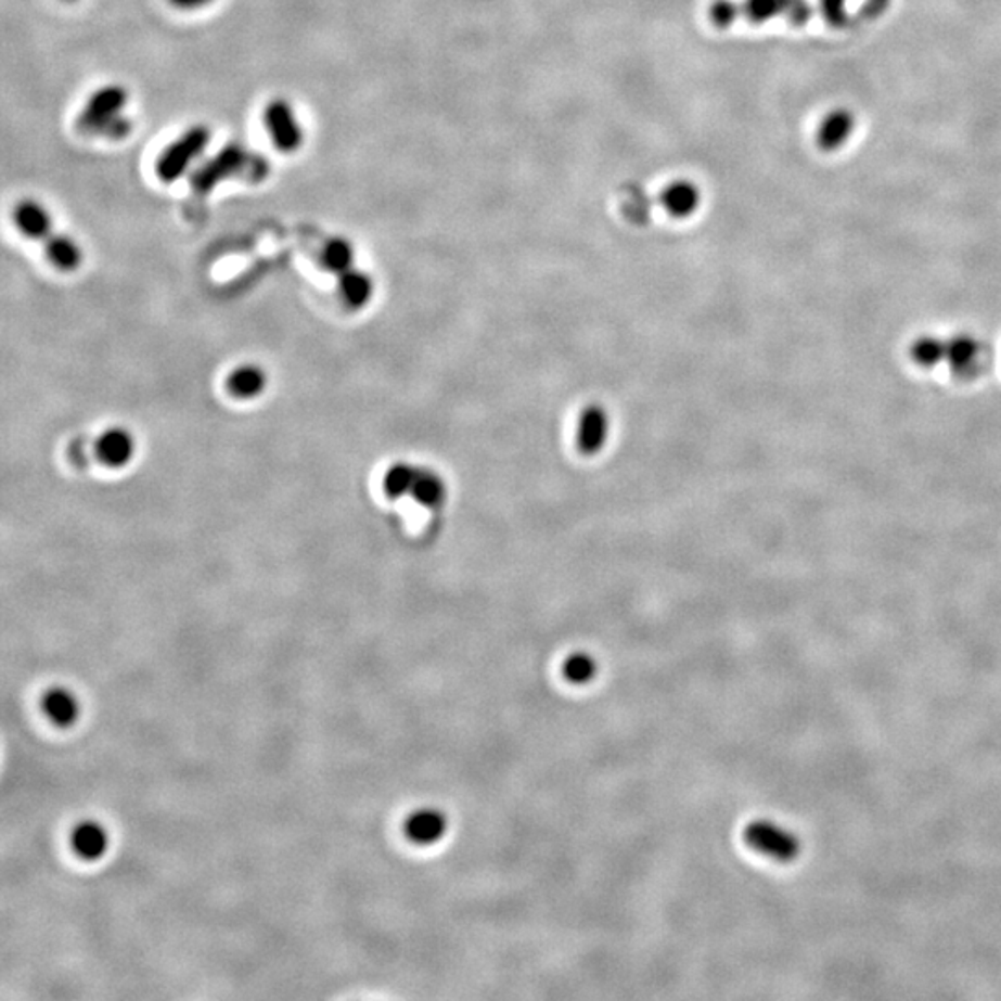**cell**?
<instances>
[{
  "label": "cell",
  "mask_w": 1001,
  "mask_h": 1001,
  "mask_svg": "<svg viewBox=\"0 0 1001 1001\" xmlns=\"http://www.w3.org/2000/svg\"><path fill=\"white\" fill-rule=\"evenodd\" d=\"M269 175V162L251 153L240 141H230L210 158L193 169L190 185L198 195H210L224 180L242 179L260 182Z\"/></svg>",
  "instance_id": "obj_1"
},
{
  "label": "cell",
  "mask_w": 1001,
  "mask_h": 1001,
  "mask_svg": "<svg viewBox=\"0 0 1001 1001\" xmlns=\"http://www.w3.org/2000/svg\"><path fill=\"white\" fill-rule=\"evenodd\" d=\"M128 90L123 84H106L93 91L78 114L75 127L82 136L125 140L132 132V123L125 115Z\"/></svg>",
  "instance_id": "obj_2"
},
{
  "label": "cell",
  "mask_w": 1001,
  "mask_h": 1001,
  "mask_svg": "<svg viewBox=\"0 0 1001 1001\" xmlns=\"http://www.w3.org/2000/svg\"><path fill=\"white\" fill-rule=\"evenodd\" d=\"M211 130L203 123L185 128L182 134L164 147L158 154L154 172L162 184H175L185 175H192V167L210 145Z\"/></svg>",
  "instance_id": "obj_3"
},
{
  "label": "cell",
  "mask_w": 1001,
  "mask_h": 1001,
  "mask_svg": "<svg viewBox=\"0 0 1001 1001\" xmlns=\"http://www.w3.org/2000/svg\"><path fill=\"white\" fill-rule=\"evenodd\" d=\"M262 123L279 153H299L305 145V128L300 125L299 115L284 97H274L264 106Z\"/></svg>",
  "instance_id": "obj_4"
},
{
  "label": "cell",
  "mask_w": 1001,
  "mask_h": 1001,
  "mask_svg": "<svg viewBox=\"0 0 1001 1001\" xmlns=\"http://www.w3.org/2000/svg\"><path fill=\"white\" fill-rule=\"evenodd\" d=\"M747 846L779 862H791L801 851V843L792 831L770 820H755L744 831Z\"/></svg>",
  "instance_id": "obj_5"
},
{
  "label": "cell",
  "mask_w": 1001,
  "mask_h": 1001,
  "mask_svg": "<svg viewBox=\"0 0 1001 1001\" xmlns=\"http://www.w3.org/2000/svg\"><path fill=\"white\" fill-rule=\"evenodd\" d=\"M946 339V365L950 368L951 373L964 381H974L976 376L981 375L989 364V347L968 332H959Z\"/></svg>",
  "instance_id": "obj_6"
},
{
  "label": "cell",
  "mask_w": 1001,
  "mask_h": 1001,
  "mask_svg": "<svg viewBox=\"0 0 1001 1001\" xmlns=\"http://www.w3.org/2000/svg\"><path fill=\"white\" fill-rule=\"evenodd\" d=\"M742 8L747 20L755 25H765L768 21L786 17L792 25L801 26L812 15L809 0H746Z\"/></svg>",
  "instance_id": "obj_7"
},
{
  "label": "cell",
  "mask_w": 1001,
  "mask_h": 1001,
  "mask_svg": "<svg viewBox=\"0 0 1001 1001\" xmlns=\"http://www.w3.org/2000/svg\"><path fill=\"white\" fill-rule=\"evenodd\" d=\"M13 223L17 227L23 236L34 242L46 243L54 234V221H52L51 211L46 206L34 201V198H23L21 203L13 208Z\"/></svg>",
  "instance_id": "obj_8"
},
{
  "label": "cell",
  "mask_w": 1001,
  "mask_h": 1001,
  "mask_svg": "<svg viewBox=\"0 0 1001 1001\" xmlns=\"http://www.w3.org/2000/svg\"><path fill=\"white\" fill-rule=\"evenodd\" d=\"M97 459L103 462L104 466L125 467L134 459L136 440L127 428L112 427L104 431L95 441Z\"/></svg>",
  "instance_id": "obj_9"
},
{
  "label": "cell",
  "mask_w": 1001,
  "mask_h": 1001,
  "mask_svg": "<svg viewBox=\"0 0 1001 1001\" xmlns=\"http://www.w3.org/2000/svg\"><path fill=\"white\" fill-rule=\"evenodd\" d=\"M855 115L848 108H835L825 114L817 130V145L825 151L833 153L843 149L848 143L849 138L855 132Z\"/></svg>",
  "instance_id": "obj_10"
},
{
  "label": "cell",
  "mask_w": 1001,
  "mask_h": 1001,
  "mask_svg": "<svg viewBox=\"0 0 1001 1001\" xmlns=\"http://www.w3.org/2000/svg\"><path fill=\"white\" fill-rule=\"evenodd\" d=\"M611 433V418L605 410L592 405L582 410L577 423V447L585 454L600 453Z\"/></svg>",
  "instance_id": "obj_11"
},
{
  "label": "cell",
  "mask_w": 1001,
  "mask_h": 1001,
  "mask_svg": "<svg viewBox=\"0 0 1001 1001\" xmlns=\"http://www.w3.org/2000/svg\"><path fill=\"white\" fill-rule=\"evenodd\" d=\"M660 203H663L664 210L668 211L671 217L684 219V217H690L700 210L702 192L692 180H671L670 184H666L663 190Z\"/></svg>",
  "instance_id": "obj_12"
},
{
  "label": "cell",
  "mask_w": 1001,
  "mask_h": 1001,
  "mask_svg": "<svg viewBox=\"0 0 1001 1001\" xmlns=\"http://www.w3.org/2000/svg\"><path fill=\"white\" fill-rule=\"evenodd\" d=\"M405 833L418 846H431L447 833V818L436 809L415 810L405 822Z\"/></svg>",
  "instance_id": "obj_13"
},
{
  "label": "cell",
  "mask_w": 1001,
  "mask_h": 1001,
  "mask_svg": "<svg viewBox=\"0 0 1001 1001\" xmlns=\"http://www.w3.org/2000/svg\"><path fill=\"white\" fill-rule=\"evenodd\" d=\"M70 846L80 859L97 861L108 849V833L101 823L93 820L80 822L70 833Z\"/></svg>",
  "instance_id": "obj_14"
},
{
  "label": "cell",
  "mask_w": 1001,
  "mask_h": 1001,
  "mask_svg": "<svg viewBox=\"0 0 1001 1001\" xmlns=\"http://www.w3.org/2000/svg\"><path fill=\"white\" fill-rule=\"evenodd\" d=\"M338 290L339 297L347 307L364 308L373 299L375 282L364 269H358L355 266V268L347 269L345 273L338 274Z\"/></svg>",
  "instance_id": "obj_15"
},
{
  "label": "cell",
  "mask_w": 1001,
  "mask_h": 1001,
  "mask_svg": "<svg viewBox=\"0 0 1001 1001\" xmlns=\"http://www.w3.org/2000/svg\"><path fill=\"white\" fill-rule=\"evenodd\" d=\"M266 386H268V375L260 365H238L227 376V388L238 399H255V397L262 396Z\"/></svg>",
  "instance_id": "obj_16"
},
{
  "label": "cell",
  "mask_w": 1001,
  "mask_h": 1001,
  "mask_svg": "<svg viewBox=\"0 0 1001 1001\" xmlns=\"http://www.w3.org/2000/svg\"><path fill=\"white\" fill-rule=\"evenodd\" d=\"M43 713L47 718L60 728H69L78 720L80 705L75 694L67 689H51L43 695Z\"/></svg>",
  "instance_id": "obj_17"
},
{
  "label": "cell",
  "mask_w": 1001,
  "mask_h": 1001,
  "mask_svg": "<svg viewBox=\"0 0 1001 1001\" xmlns=\"http://www.w3.org/2000/svg\"><path fill=\"white\" fill-rule=\"evenodd\" d=\"M43 249H46L49 262H51L54 268L60 269V271H75V269L82 266V247H80L73 238L67 236V234H56V232H54V234L43 243Z\"/></svg>",
  "instance_id": "obj_18"
},
{
  "label": "cell",
  "mask_w": 1001,
  "mask_h": 1001,
  "mask_svg": "<svg viewBox=\"0 0 1001 1001\" xmlns=\"http://www.w3.org/2000/svg\"><path fill=\"white\" fill-rule=\"evenodd\" d=\"M355 256H357V253H355V247H352L349 240L342 236H332L321 247L319 262L329 273L338 277V274L345 273L347 269L355 268Z\"/></svg>",
  "instance_id": "obj_19"
},
{
  "label": "cell",
  "mask_w": 1001,
  "mask_h": 1001,
  "mask_svg": "<svg viewBox=\"0 0 1001 1001\" xmlns=\"http://www.w3.org/2000/svg\"><path fill=\"white\" fill-rule=\"evenodd\" d=\"M948 339L940 338L937 334H922L911 344V357L914 364L933 370L937 365L946 364Z\"/></svg>",
  "instance_id": "obj_20"
},
{
  "label": "cell",
  "mask_w": 1001,
  "mask_h": 1001,
  "mask_svg": "<svg viewBox=\"0 0 1001 1001\" xmlns=\"http://www.w3.org/2000/svg\"><path fill=\"white\" fill-rule=\"evenodd\" d=\"M410 498L418 501L422 506L434 509L446 499V485H444V480H441L438 473L418 467L414 485L410 490Z\"/></svg>",
  "instance_id": "obj_21"
},
{
  "label": "cell",
  "mask_w": 1001,
  "mask_h": 1001,
  "mask_svg": "<svg viewBox=\"0 0 1001 1001\" xmlns=\"http://www.w3.org/2000/svg\"><path fill=\"white\" fill-rule=\"evenodd\" d=\"M415 473H418V467L412 466L409 462L392 464L388 472L384 473V491L392 499L402 498L407 493L410 496V490H412V485H414L415 480Z\"/></svg>",
  "instance_id": "obj_22"
},
{
  "label": "cell",
  "mask_w": 1001,
  "mask_h": 1001,
  "mask_svg": "<svg viewBox=\"0 0 1001 1001\" xmlns=\"http://www.w3.org/2000/svg\"><path fill=\"white\" fill-rule=\"evenodd\" d=\"M562 673L569 683L587 684L598 673V664L588 653H574L566 658V663L562 666Z\"/></svg>",
  "instance_id": "obj_23"
},
{
  "label": "cell",
  "mask_w": 1001,
  "mask_h": 1001,
  "mask_svg": "<svg viewBox=\"0 0 1001 1001\" xmlns=\"http://www.w3.org/2000/svg\"><path fill=\"white\" fill-rule=\"evenodd\" d=\"M710 21L715 23L716 26L720 28H729V26L734 25V21L739 20L740 15L744 13V8L739 2L734 0H715L710 4Z\"/></svg>",
  "instance_id": "obj_24"
},
{
  "label": "cell",
  "mask_w": 1001,
  "mask_h": 1001,
  "mask_svg": "<svg viewBox=\"0 0 1001 1001\" xmlns=\"http://www.w3.org/2000/svg\"><path fill=\"white\" fill-rule=\"evenodd\" d=\"M818 8L830 26H844L848 21V0H820Z\"/></svg>",
  "instance_id": "obj_25"
},
{
  "label": "cell",
  "mask_w": 1001,
  "mask_h": 1001,
  "mask_svg": "<svg viewBox=\"0 0 1001 1001\" xmlns=\"http://www.w3.org/2000/svg\"><path fill=\"white\" fill-rule=\"evenodd\" d=\"M175 10H180V12H195V10H203V8L210 7L214 0H167Z\"/></svg>",
  "instance_id": "obj_26"
},
{
  "label": "cell",
  "mask_w": 1001,
  "mask_h": 1001,
  "mask_svg": "<svg viewBox=\"0 0 1001 1001\" xmlns=\"http://www.w3.org/2000/svg\"><path fill=\"white\" fill-rule=\"evenodd\" d=\"M62 2H65V4H75L78 0H62Z\"/></svg>",
  "instance_id": "obj_27"
}]
</instances>
